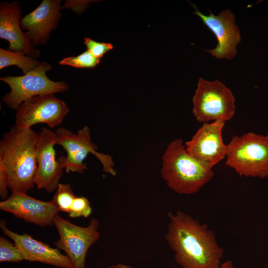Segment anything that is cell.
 I'll return each mask as SVG.
<instances>
[{
  "instance_id": "cell-16",
  "label": "cell",
  "mask_w": 268,
  "mask_h": 268,
  "mask_svg": "<svg viewBox=\"0 0 268 268\" xmlns=\"http://www.w3.org/2000/svg\"><path fill=\"white\" fill-rule=\"evenodd\" d=\"M2 231L14 242L21 252L24 260L49 264L61 268H74L67 255L61 253L58 248L33 238L26 233L19 234L7 229L3 222H0Z\"/></svg>"
},
{
  "instance_id": "cell-1",
  "label": "cell",
  "mask_w": 268,
  "mask_h": 268,
  "mask_svg": "<svg viewBox=\"0 0 268 268\" xmlns=\"http://www.w3.org/2000/svg\"><path fill=\"white\" fill-rule=\"evenodd\" d=\"M165 239L182 268H219L223 249L205 224L178 210L168 213Z\"/></svg>"
},
{
  "instance_id": "cell-25",
  "label": "cell",
  "mask_w": 268,
  "mask_h": 268,
  "mask_svg": "<svg viewBox=\"0 0 268 268\" xmlns=\"http://www.w3.org/2000/svg\"><path fill=\"white\" fill-rule=\"evenodd\" d=\"M107 268H134L131 266H127L122 264H118L117 265L110 266Z\"/></svg>"
},
{
  "instance_id": "cell-19",
  "label": "cell",
  "mask_w": 268,
  "mask_h": 268,
  "mask_svg": "<svg viewBox=\"0 0 268 268\" xmlns=\"http://www.w3.org/2000/svg\"><path fill=\"white\" fill-rule=\"evenodd\" d=\"M100 59L95 57L88 51H84L76 57L63 59L59 63L63 66H69L77 68H93L99 64Z\"/></svg>"
},
{
  "instance_id": "cell-20",
  "label": "cell",
  "mask_w": 268,
  "mask_h": 268,
  "mask_svg": "<svg viewBox=\"0 0 268 268\" xmlns=\"http://www.w3.org/2000/svg\"><path fill=\"white\" fill-rule=\"evenodd\" d=\"M24 260L18 247L3 236L0 237V262L18 263Z\"/></svg>"
},
{
  "instance_id": "cell-22",
  "label": "cell",
  "mask_w": 268,
  "mask_h": 268,
  "mask_svg": "<svg viewBox=\"0 0 268 268\" xmlns=\"http://www.w3.org/2000/svg\"><path fill=\"white\" fill-rule=\"evenodd\" d=\"M84 44L87 51L95 57L101 59L108 52L113 49L112 44L105 42H99L88 37H84Z\"/></svg>"
},
{
  "instance_id": "cell-9",
  "label": "cell",
  "mask_w": 268,
  "mask_h": 268,
  "mask_svg": "<svg viewBox=\"0 0 268 268\" xmlns=\"http://www.w3.org/2000/svg\"><path fill=\"white\" fill-rule=\"evenodd\" d=\"M70 110L66 103L54 94L33 97L22 103L17 110L14 126L31 128L37 124H45L50 128L60 125Z\"/></svg>"
},
{
  "instance_id": "cell-10",
  "label": "cell",
  "mask_w": 268,
  "mask_h": 268,
  "mask_svg": "<svg viewBox=\"0 0 268 268\" xmlns=\"http://www.w3.org/2000/svg\"><path fill=\"white\" fill-rule=\"evenodd\" d=\"M225 121L204 123L192 138L185 143L187 151L205 167L212 168L226 157L227 145L222 132Z\"/></svg>"
},
{
  "instance_id": "cell-14",
  "label": "cell",
  "mask_w": 268,
  "mask_h": 268,
  "mask_svg": "<svg viewBox=\"0 0 268 268\" xmlns=\"http://www.w3.org/2000/svg\"><path fill=\"white\" fill-rule=\"evenodd\" d=\"M61 0H43L33 11L21 18V29L26 32L33 47L44 45L52 31L58 26L62 15Z\"/></svg>"
},
{
  "instance_id": "cell-7",
  "label": "cell",
  "mask_w": 268,
  "mask_h": 268,
  "mask_svg": "<svg viewBox=\"0 0 268 268\" xmlns=\"http://www.w3.org/2000/svg\"><path fill=\"white\" fill-rule=\"evenodd\" d=\"M51 68L49 63L42 62L24 75L1 77L0 80L10 88V91L1 98L3 102L10 108L17 110L23 102L33 97L67 90L69 86L66 81H54L48 77L46 72Z\"/></svg>"
},
{
  "instance_id": "cell-15",
  "label": "cell",
  "mask_w": 268,
  "mask_h": 268,
  "mask_svg": "<svg viewBox=\"0 0 268 268\" xmlns=\"http://www.w3.org/2000/svg\"><path fill=\"white\" fill-rule=\"evenodd\" d=\"M22 11L17 1L0 2V38L8 41V50L23 52L26 55L37 59L40 56L39 50L34 48L26 33L20 24Z\"/></svg>"
},
{
  "instance_id": "cell-8",
  "label": "cell",
  "mask_w": 268,
  "mask_h": 268,
  "mask_svg": "<svg viewBox=\"0 0 268 268\" xmlns=\"http://www.w3.org/2000/svg\"><path fill=\"white\" fill-rule=\"evenodd\" d=\"M54 225L60 236L54 244L66 253L74 268H85L87 251L100 237L99 221L93 218L87 226L81 227L58 214L55 217Z\"/></svg>"
},
{
  "instance_id": "cell-17",
  "label": "cell",
  "mask_w": 268,
  "mask_h": 268,
  "mask_svg": "<svg viewBox=\"0 0 268 268\" xmlns=\"http://www.w3.org/2000/svg\"><path fill=\"white\" fill-rule=\"evenodd\" d=\"M40 63L37 59L26 55L23 52H14L0 48V69L16 66L26 74L35 69Z\"/></svg>"
},
{
  "instance_id": "cell-3",
  "label": "cell",
  "mask_w": 268,
  "mask_h": 268,
  "mask_svg": "<svg viewBox=\"0 0 268 268\" xmlns=\"http://www.w3.org/2000/svg\"><path fill=\"white\" fill-rule=\"evenodd\" d=\"M161 175L167 185L179 194L198 192L212 178L214 173L187 151L183 140L176 138L162 156Z\"/></svg>"
},
{
  "instance_id": "cell-21",
  "label": "cell",
  "mask_w": 268,
  "mask_h": 268,
  "mask_svg": "<svg viewBox=\"0 0 268 268\" xmlns=\"http://www.w3.org/2000/svg\"><path fill=\"white\" fill-rule=\"evenodd\" d=\"M92 209L87 198L76 197L70 208L68 216L71 218L83 217L87 218L90 215Z\"/></svg>"
},
{
  "instance_id": "cell-5",
  "label": "cell",
  "mask_w": 268,
  "mask_h": 268,
  "mask_svg": "<svg viewBox=\"0 0 268 268\" xmlns=\"http://www.w3.org/2000/svg\"><path fill=\"white\" fill-rule=\"evenodd\" d=\"M55 133L58 138L57 144L62 146L67 153L66 156H61L58 160L67 173L82 174L87 169L83 162L91 153L101 163L105 173L113 176L116 175L112 156L97 151L98 147L91 140L88 126L83 127L76 134L63 127L58 128Z\"/></svg>"
},
{
  "instance_id": "cell-2",
  "label": "cell",
  "mask_w": 268,
  "mask_h": 268,
  "mask_svg": "<svg viewBox=\"0 0 268 268\" xmlns=\"http://www.w3.org/2000/svg\"><path fill=\"white\" fill-rule=\"evenodd\" d=\"M40 134L31 128L11 127L0 141V166L12 193L27 194L35 186Z\"/></svg>"
},
{
  "instance_id": "cell-11",
  "label": "cell",
  "mask_w": 268,
  "mask_h": 268,
  "mask_svg": "<svg viewBox=\"0 0 268 268\" xmlns=\"http://www.w3.org/2000/svg\"><path fill=\"white\" fill-rule=\"evenodd\" d=\"M196 11L194 13L201 19L203 24L214 34L217 45L212 50H205L218 59L231 60L237 54V46L240 42V30L235 23L234 14L229 9H224L217 15L208 10L209 14L201 12L191 3Z\"/></svg>"
},
{
  "instance_id": "cell-18",
  "label": "cell",
  "mask_w": 268,
  "mask_h": 268,
  "mask_svg": "<svg viewBox=\"0 0 268 268\" xmlns=\"http://www.w3.org/2000/svg\"><path fill=\"white\" fill-rule=\"evenodd\" d=\"M76 197L70 185L60 183L51 201L60 211L68 213Z\"/></svg>"
},
{
  "instance_id": "cell-6",
  "label": "cell",
  "mask_w": 268,
  "mask_h": 268,
  "mask_svg": "<svg viewBox=\"0 0 268 268\" xmlns=\"http://www.w3.org/2000/svg\"><path fill=\"white\" fill-rule=\"evenodd\" d=\"M193 113L197 121L231 120L235 113V99L231 91L219 80L208 81L200 77L192 99Z\"/></svg>"
},
{
  "instance_id": "cell-24",
  "label": "cell",
  "mask_w": 268,
  "mask_h": 268,
  "mask_svg": "<svg viewBox=\"0 0 268 268\" xmlns=\"http://www.w3.org/2000/svg\"><path fill=\"white\" fill-rule=\"evenodd\" d=\"M219 268H235L232 261L227 260L221 263Z\"/></svg>"
},
{
  "instance_id": "cell-12",
  "label": "cell",
  "mask_w": 268,
  "mask_h": 268,
  "mask_svg": "<svg viewBox=\"0 0 268 268\" xmlns=\"http://www.w3.org/2000/svg\"><path fill=\"white\" fill-rule=\"evenodd\" d=\"M39 134L35 184L37 189L52 193L57 190L64 173L56 157L54 147L58 138L55 132L46 128H42Z\"/></svg>"
},
{
  "instance_id": "cell-4",
  "label": "cell",
  "mask_w": 268,
  "mask_h": 268,
  "mask_svg": "<svg viewBox=\"0 0 268 268\" xmlns=\"http://www.w3.org/2000/svg\"><path fill=\"white\" fill-rule=\"evenodd\" d=\"M225 164L240 176H268V134L244 133L232 137L227 144Z\"/></svg>"
},
{
  "instance_id": "cell-23",
  "label": "cell",
  "mask_w": 268,
  "mask_h": 268,
  "mask_svg": "<svg viewBox=\"0 0 268 268\" xmlns=\"http://www.w3.org/2000/svg\"><path fill=\"white\" fill-rule=\"evenodd\" d=\"M93 0H66L62 9L69 8L78 14L82 13Z\"/></svg>"
},
{
  "instance_id": "cell-13",
  "label": "cell",
  "mask_w": 268,
  "mask_h": 268,
  "mask_svg": "<svg viewBox=\"0 0 268 268\" xmlns=\"http://www.w3.org/2000/svg\"><path fill=\"white\" fill-rule=\"evenodd\" d=\"M0 209L15 217L41 227L52 226L60 210L51 201L35 199L27 194L12 193L9 197L0 202Z\"/></svg>"
}]
</instances>
